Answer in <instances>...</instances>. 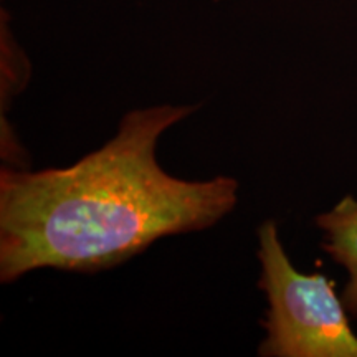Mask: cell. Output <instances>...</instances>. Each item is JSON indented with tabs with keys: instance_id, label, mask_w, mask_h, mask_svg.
Instances as JSON below:
<instances>
[{
	"instance_id": "2",
	"label": "cell",
	"mask_w": 357,
	"mask_h": 357,
	"mask_svg": "<svg viewBox=\"0 0 357 357\" xmlns=\"http://www.w3.org/2000/svg\"><path fill=\"white\" fill-rule=\"evenodd\" d=\"M258 281L266 294L263 321L266 336L258 347L263 357H357L342 298L324 275H303L289 261L275 220L258 229Z\"/></svg>"
},
{
	"instance_id": "3",
	"label": "cell",
	"mask_w": 357,
	"mask_h": 357,
	"mask_svg": "<svg viewBox=\"0 0 357 357\" xmlns=\"http://www.w3.org/2000/svg\"><path fill=\"white\" fill-rule=\"evenodd\" d=\"M316 225L324 234L326 253L349 275L341 298L347 312L357 316V200L347 195L333 211L316 217Z\"/></svg>"
},
{
	"instance_id": "1",
	"label": "cell",
	"mask_w": 357,
	"mask_h": 357,
	"mask_svg": "<svg viewBox=\"0 0 357 357\" xmlns=\"http://www.w3.org/2000/svg\"><path fill=\"white\" fill-rule=\"evenodd\" d=\"M197 109L160 105L124 114L113 139L70 167L0 171V281L40 268L98 273L155 240L215 225L238 182L185 181L160 167L159 137Z\"/></svg>"
}]
</instances>
